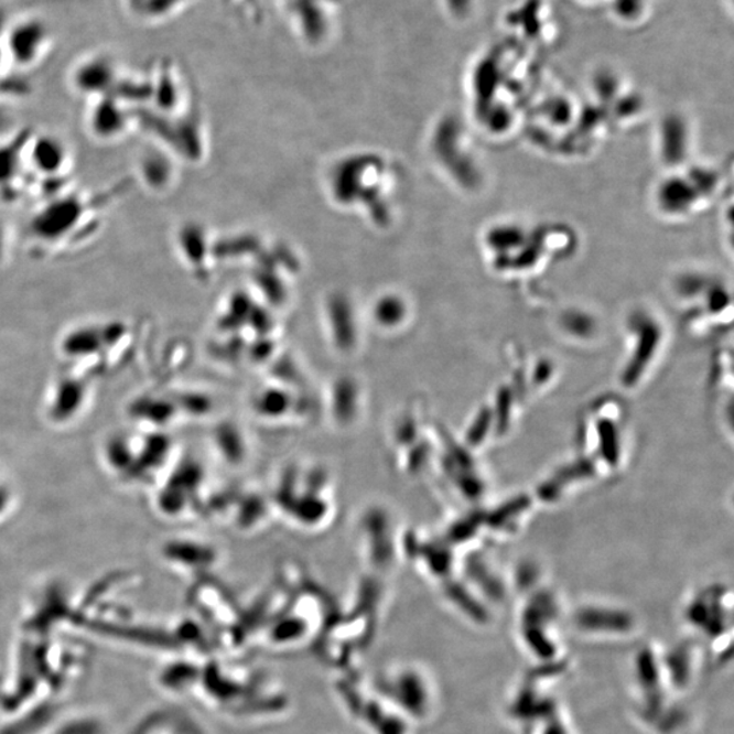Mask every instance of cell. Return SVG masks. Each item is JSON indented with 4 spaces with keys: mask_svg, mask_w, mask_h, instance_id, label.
Here are the masks:
<instances>
[{
    "mask_svg": "<svg viewBox=\"0 0 734 734\" xmlns=\"http://www.w3.org/2000/svg\"><path fill=\"white\" fill-rule=\"evenodd\" d=\"M648 0H612V8L620 20L633 22L645 13Z\"/></svg>",
    "mask_w": 734,
    "mask_h": 734,
    "instance_id": "cell-4",
    "label": "cell"
},
{
    "mask_svg": "<svg viewBox=\"0 0 734 734\" xmlns=\"http://www.w3.org/2000/svg\"><path fill=\"white\" fill-rule=\"evenodd\" d=\"M29 142V141H28ZM28 142L22 144L19 141L17 149L14 144L4 145L0 149V194L4 196L15 195V183L22 179V174H31L28 163Z\"/></svg>",
    "mask_w": 734,
    "mask_h": 734,
    "instance_id": "cell-2",
    "label": "cell"
},
{
    "mask_svg": "<svg viewBox=\"0 0 734 734\" xmlns=\"http://www.w3.org/2000/svg\"><path fill=\"white\" fill-rule=\"evenodd\" d=\"M127 116L121 112L118 105H98L90 116V127L98 138L116 139L127 131Z\"/></svg>",
    "mask_w": 734,
    "mask_h": 734,
    "instance_id": "cell-3",
    "label": "cell"
},
{
    "mask_svg": "<svg viewBox=\"0 0 734 734\" xmlns=\"http://www.w3.org/2000/svg\"><path fill=\"white\" fill-rule=\"evenodd\" d=\"M6 247H8V238H6L4 226L0 223V260L4 258Z\"/></svg>",
    "mask_w": 734,
    "mask_h": 734,
    "instance_id": "cell-5",
    "label": "cell"
},
{
    "mask_svg": "<svg viewBox=\"0 0 734 734\" xmlns=\"http://www.w3.org/2000/svg\"><path fill=\"white\" fill-rule=\"evenodd\" d=\"M584 2L592 3V2H597V0H584Z\"/></svg>",
    "mask_w": 734,
    "mask_h": 734,
    "instance_id": "cell-6",
    "label": "cell"
},
{
    "mask_svg": "<svg viewBox=\"0 0 734 734\" xmlns=\"http://www.w3.org/2000/svg\"><path fill=\"white\" fill-rule=\"evenodd\" d=\"M26 154L31 172L46 179L62 177L69 163L67 145L55 137L41 136L32 139L28 142Z\"/></svg>",
    "mask_w": 734,
    "mask_h": 734,
    "instance_id": "cell-1",
    "label": "cell"
}]
</instances>
